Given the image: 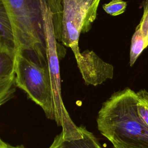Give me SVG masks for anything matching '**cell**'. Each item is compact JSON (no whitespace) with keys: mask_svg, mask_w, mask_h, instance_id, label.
Here are the masks:
<instances>
[{"mask_svg":"<svg viewBox=\"0 0 148 148\" xmlns=\"http://www.w3.org/2000/svg\"><path fill=\"white\" fill-rule=\"evenodd\" d=\"M12 27L16 52L46 61L41 5L46 3L53 14L57 39L60 42L62 0H3Z\"/></svg>","mask_w":148,"mask_h":148,"instance_id":"obj_1","label":"cell"},{"mask_svg":"<svg viewBox=\"0 0 148 148\" xmlns=\"http://www.w3.org/2000/svg\"><path fill=\"white\" fill-rule=\"evenodd\" d=\"M136 92L129 87L114 92L102 105L97 123L99 132L113 144L148 148V130L138 112Z\"/></svg>","mask_w":148,"mask_h":148,"instance_id":"obj_2","label":"cell"},{"mask_svg":"<svg viewBox=\"0 0 148 148\" xmlns=\"http://www.w3.org/2000/svg\"><path fill=\"white\" fill-rule=\"evenodd\" d=\"M43 27L45 36L46 55L53 96L55 119L58 125L62 127L61 132L65 139L77 138L81 136L78 126L72 120L64 106L61 94L60 71L59 64L58 43L54 30L53 14L47 4L42 2L41 5Z\"/></svg>","mask_w":148,"mask_h":148,"instance_id":"obj_3","label":"cell"},{"mask_svg":"<svg viewBox=\"0 0 148 148\" xmlns=\"http://www.w3.org/2000/svg\"><path fill=\"white\" fill-rule=\"evenodd\" d=\"M14 83L30 99L41 107L48 119H55L51 79L47 62L24 54H17Z\"/></svg>","mask_w":148,"mask_h":148,"instance_id":"obj_4","label":"cell"},{"mask_svg":"<svg viewBox=\"0 0 148 148\" xmlns=\"http://www.w3.org/2000/svg\"><path fill=\"white\" fill-rule=\"evenodd\" d=\"M89 9L88 0H62L60 42L72 50L75 57L80 53L79 40Z\"/></svg>","mask_w":148,"mask_h":148,"instance_id":"obj_5","label":"cell"},{"mask_svg":"<svg viewBox=\"0 0 148 148\" xmlns=\"http://www.w3.org/2000/svg\"><path fill=\"white\" fill-rule=\"evenodd\" d=\"M75 59L82 78L87 86H96L113 77V65L104 61L92 50L80 52Z\"/></svg>","mask_w":148,"mask_h":148,"instance_id":"obj_6","label":"cell"},{"mask_svg":"<svg viewBox=\"0 0 148 148\" xmlns=\"http://www.w3.org/2000/svg\"><path fill=\"white\" fill-rule=\"evenodd\" d=\"M82 136L79 138L64 139L61 134L57 135L51 145L52 148H102L98 139L83 126H79Z\"/></svg>","mask_w":148,"mask_h":148,"instance_id":"obj_7","label":"cell"},{"mask_svg":"<svg viewBox=\"0 0 148 148\" xmlns=\"http://www.w3.org/2000/svg\"><path fill=\"white\" fill-rule=\"evenodd\" d=\"M0 43L3 47L16 52L12 24L3 0H0Z\"/></svg>","mask_w":148,"mask_h":148,"instance_id":"obj_8","label":"cell"},{"mask_svg":"<svg viewBox=\"0 0 148 148\" xmlns=\"http://www.w3.org/2000/svg\"><path fill=\"white\" fill-rule=\"evenodd\" d=\"M16 55L15 51L5 47L0 49V81L14 75Z\"/></svg>","mask_w":148,"mask_h":148,"instance_id":"obj_9","label":"cell"},{"mask_svg":"<svg viewBox=\"0 0 148 148\" xmlns=\"http://www.w3.org/2000/svg\"><path fill=\"white\" fill-rule=\"evenodd\" d=\"M147 46V45H146L140 28L138 25L131 39L129 62L130 66H132L134 65L139 56Z\"/></svg>","mask_w":148,"mask_h":148,"instance_id":"obj_10","label":"cell"},{"mask_svg":"<svg viewBox=\"0 0 148 148\" xmlns=\"http://www.w3.org/2000/svg\"><path fill=\"white\" fill-rule=\"evenodd\" d=\"M138 112L139 118L148 130V91L142 89L136 92Z\"/></svg>","mask_w":148,"mask_h":148,"instance_id":"obj_11","label":"cell"},{"mask_svg":"<svg viewBox=\"0 0 148 148\" xmlns=\"http://www.w3.org/2000/svg\"><path fill=\"white\" fill-rule=\"evenodd\" d=\"M16 88L14 75L0 81V107L13 98Z\"/></svg>","mask_w":148,"mask_h":148,"instance_id":"obj_12","label":"cell"},{"mask_svg":"<svg viewBox=\"0 0 148 148\" xmlns=\"http://www.w3.org/2000/svg\"><path fill=\"white\" fill-rule=\"evenodd\" d=\"M90 3V9L86 17L82 33L88 32L91 28V24L96 18L97 12L100 0H88Z\"/></svg>","mask_w":148,"mask_h":148,"instance_id":"obj_13","label":"cell"},{"mask_svg":"<svg viewBox=\"0 0 148 148\" xmlns=\"http://www.w3.org/2000/svg\"><path fill=\"white\" fill-rule=\"evenodd\" d=\"M127 2L123 0H112L103 5L105 12L111 16H117L122 14L127 8Z\"/></svg>","mask_w":148,"mask_h":148,"instance_id":"obj_14","label":"cell"},{"mask_svg":"<svg viewBox=\"0 0 148 148\" xmlns=\"http://www.w3.org/2000/svg\"><path fill=\"white\" fill-rule=\"evenodd\" d=\"M141 32L145 39L146 45L148 46V6H144V11L142 18L138 24Z\"/></svg>","mask_w":148,"mask_h":148,"instance_id":"obj_15","label":"cell"},{"mask_svg":"<svg viewBox=\"0 0 148 148\" xmlns=\"http://www.w3.org/2000/svg\"><path fill=\"white\" fill-rule=\"evenodd\" d=\"M0 148H14V146L4 142L0 137Z\"/></svg>","mask_w":148,"mask_h":148,"instance_id":"obj_16","label":"cell"},{"mask_svg":"<svg viewBox=\"0 0 148 148\" xmlns=\"http://www.w3.org/2000/svg\"><path fill=\"white\" fill-rule=\"evenodd\" d=\"M113 148H128V147H125L124 146H122V145H121L120 144H117V143L113 144Z\"/></svg>","mask_w":148,"mask_h":148,"instance_id":"obj_17","label":"cell"},{"mask_svg":"<svg viewBox=\"0 0 148 148\" xmlns=\"http://www.w3.org/2000/svg\"><path fill=\"white\" fill-rule=\"evenodd\" d=\"M14 148H25L23 145H20V146H14ZM49 148H52L50 146L49 147Z\"/></svg>","mask_w":148,"mask_h":148,"instance_id":"obj_18","label":"cell"},{"mask_svg":"<svg viewBox=\"0 0 148 148\" xmlns=\"http://www.w3.org/2000/svg\"><path fill=\"white\" fill-rule=\"evenodd\" d=\"M2 47H3V46H2V45H1V43H0V49H1V48H2Z\"/></svg>","mask_w":148,"mask_h":148,"instance_id":"obj_19","label":"cell"}]
</instances>
